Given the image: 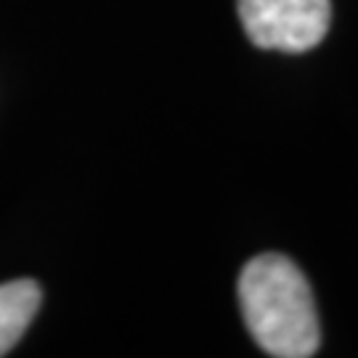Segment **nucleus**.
I'll return each mask as SVG.
<instances>
[{"label": "nucleus", "mask_w": 358, "mask_h": 358, "mask_svg": "<svg viewBox=\"0 0 358 358\" xmlns=\"http://www.w3.org/2000/svg\"><path fill=\"white\" fill-rule=\"evenodd\" d=\"M247 329L268 356L308 358L319 350V313L310 284L287 255L252 257L239 276Z\"/></svg>", "instance_id": "obj_1"}, {"label": "nucleus", "mask_w": 358, "mask_h": 358, "mask_svg": "<svg viewBox=\"0 0 358 358\" xmlns=\"http://www.w3.org/2000/svg\"><path fill=\"white\" fill-rule=\"evenodd\" d=\"M236 6L247 38L266 51H310L332 22V0H236Z\"/></svg>", "instance_id": "obj_2"}, {"label": "nucleus", "mask_w": 358, "mask_h": 358, "mask_svg": "<svg viewBox=\"0 0 358 358\" xmlns=\"http://www.w3.org/2000/svg\"><path fill=\"white\" fill-rule=\"evenodd\" d=\"M40 284L32 279L0 284V356H6L27 332L40 310Z\"/></svg>", "instance_id": "obj_3"}]
</instances>
